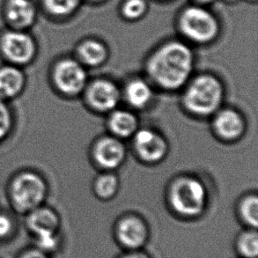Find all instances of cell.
<instances>
[{
    "label": "cell",
    "mask_w": 258,
    "mask_h": 258,
    "mask_svg": "<svg viewBox=\"0 0 258 258\" xmlns=\"http://www.w3.org/2000/svg\"><path fill=\"white\" fill-rule=\"evenodd\" d=\"M17 127V114L11 102L0 99V147L14 135Z\"/></svg>",
    "instance_id": "obj_20"
},
{
    "label": "cell",
    "mask_w": 258,
    "mask_h": 258,
    "mask_svg": "<svg viewBox=\"0 0 258 258\" xmlns=\"http://www.w3.org/2000/svg\"><path fill=\"white\" fill-rule=\"evenodd\" d=\"M134 147L139 156L147 162L161 161L168 150L164 139L148 129L137 131L134 134Z\"/></svg>",
    "instance_id": "obj_13"
},
{
    "label": "cell",
    "mask_w": 258,
    "mask_h": 258,
    "mask_svg": "<svg viewBox=\"0 0 258 258\" xmlns=\"http://www.w3.org/2000/svg\"><path fill=\"white\" fill-rule=\"evenodd\" d=\"M195 1L199 4H210L213 3L214 0H195Z\"/></svg>",
    "instance_id": "obj_28"
},
{
    "label": "cell",
    "mask_w": 258,
    "mask_h": 258,
    "mask_svg": "<svg viewBox=\"0 0 258 258\" xmlns=\"http://www.w3.org/2000/svg\"><path fill=\"white\" fill-rule=\"evenodd\" d=\"M240 215L248 228L256 229L258 224V199L256 196H249L241 202Z\"/></svg>",
    "instance_id": "obj_23"
},
{
    "label": "cell",
    "mask_w": 258,
    "mask_h": 258,
    "mask_svg": "<svg viewBox=\"0 0 258 258\" xmlns=\"http://www.w3.org/2000/svg\"><path fill=\"white\" fill-rule=\"evenodd\" d=\"M18 230L17 215L11 210L0 208V243L13 240Z\"/></svg>",
    "instance_id": "obj_22"
},
{
    "label": "cell",
    "mask_w": 258,
    "mask_h": 258,
    "mask_svg": "<svg viewBox=\"0 0 258 258\" xmlns=\"http://www.w3.org/2000/svg\"><path fill=\"white\" fill-rule=\"evenodd\" d=\"M149 235L147 223L139 217H124L115 226V239L124 251L142 250L148 242Z\"/></svg>",
    "instance_id": "obj_9"
},
{
    "label": "cell",
    "mask_w": 258,
    "mask_h": 258,
    "mask_svg": "<svg viewBox=\"0 0 258 258\" xmlns=\"http://www.w3.org/2000/svg\"><path fill=\"white\" fill-rule=\"evenodd\" d=\"M169 199L175 213L193 218L206 209L207 192L202 182L195 178H180L172 185Z\"/></svg>",
    "instance_id": "obj_6"
},
{
    "label": "cell",
    "mask_w": 258,
    "mask_h": 258,
    "mask_svg": "<svg viewBox=\"0 0 258 258\" xmlns=\"http://www.w3.org/2000/svg\"><path fill=\"white\" fill-rule=\"evenodd\" d=\"M125 98L133 108H146L152 101L153 91L147 82L137 79L130 81L126 86Z\"/></svg>",
    "instance_id": "obj_19"
},
{
    "label": "cell",
    "mask_w": 258,
    "mask_h": 258,
    "mask_svg": "<svg viewBox=\"0 0 258 258\" xmlns=\"http://www.w3.org/2000/svg\"><path fill=\"white\" fill-rule=\"evenodd\" d=\"M24 218L25 227L34 240L60 233L59 214L46 204L26 214Z\"/></svg>",
    "instance_id": "obj_10"
},
{
    "label": "cell",
    "mask_w": 258,
    "mask_h": 258,
    "mask_svg": "<svg viewBox=\"0 0 258 258\" xmlns=\"http://www.w3.org/2000/svg\"><path fill=\"white\" fill-rule=\"evenodd\" d=\"M108 127L115 137L129 138L138 131V119L131 112L116 110L109 116Z\"/></svg>",
    "instance_id": "obj_18"
},
{
    "label": "cell",
    "mask_w": 258,
    "mask_h": 258,
    "mask_svg": "<svg viewBox=\"0 0 258 258\" xmlns=\"http://www.w3.org/2000/svg\"><path fill=\"white\" fill-rule=\"evenodd\" d=\"M213 126L217 134L224 140H237L244 133L242 116L232 109L219 112L213 121Z\"/></svg>",
    "instance_id": "obj_15"
},
{
    "label": "cell",
    "mask_w": 258,
    "mask_h": 258,
    "mask_svg": "<svg viewBox=\"0 0 258 258\" xmlns=\"http://www.w3.org/2000/svg\"><path fill=\"white\" fill-rule=\"evenodd\" d=\"M178 24L186 38L200 44L212 42L220 32L216 17L201 7H187L181 12Z\"/></svg>",
    "instance_id": "obj_7"
},
{
    "label": "cell",
    "mask_w": 258,
    "mask_h": 258,
    "mask_svg": "<svg viewBox=\"0 0 258 258\" xmlns=\"http://www.w3.org/2000/svg\"><path fill=\"white\" fill-rule=\"evenodd\" d=\"M40 14L51 21H61L74 15L82 0H36Z\"/></svg>",
    "instance_id": "obj_16"
},
{
    "label": "cell",
    "mask_w": 258,
    "mask_h": 258,
    "mask_svg": "<svg viewBox=\"0 0 258 258\" xmlns=\"http://www.w3.org/2000/svg\"><path fill=\"white\" fill-rule=\"evenodd\" d=\"M194 67V55L188 46L178 41L167 42L151 56L148 74L160 87L175 90L188 81Z\"/></svg>",
    "instance_id": "obj_1"
},
{
    "label": "cell",
    "mask_w": 258,
    "mask_h": 258,
    "mask_svg": "<svg viewBox=\"0 0 258 258\" xmlns=\"http://www.w3.org/2000/svg\"><path fill=\"white\" fill-rule=\"evenodd\" d=\"M95 161L101 168L114 169L122 164L125 158V148L116 138L107 137L98 141L94 150Z\"/></svg>",
    "instance_id": "obj_14"
},
{
    "label": "cell",
    "mask_w": 258,
    "mask_h": 258,
    "mask_svg": "<svg viewBox=\"0 0 258 258\" xmlns=\"http://www.w3.org/2000/svg\"><path fill=\"white\" fill-rule=\"evenodd\" d=\"M227 1H230V2H234V1H237V0H227Z\"/></svg>",
    "instance_id": "obj_29"
},
{
    "label": "cell",
    "mask_w": 258,
    "mask_h": 258,
    "mask_svg": "<svg viewBox=\"0 0 258 258\" xmlns=\"http://www.w3.org/2000/svg\"><path fill=\"white\" fill-rule=\"evenodd\" d=\"M250 1H256V0H250Z\"/></svg>",
    "instance_id": "obj_31"
},
{
    "label": "cell",
    "mask_w": 258,
    "mask_h": 258,
    "mask_svg": "<svg viewBox=\"0 0 258 258\" xmlns=\"http://www.w3.org/2000/svg\"><path fill=\"white\" fill-rule=\"evenodd\" d=\"M77 56V59L83 66L99 67L107 58L108 50L101 42L96 40H86L78 46Z\"/></svg>",
    "instance_id": "obj_17"
},
{
    "label": "cell",
    "mask_w": 258,
    "mask_h": 258,
    "mask_svg": "<svg viewBox=\"0 0 258 258\" xmlns=\"http://www.w3.org/2000/svg\"><path fill=\"white\" fill-rule=\"evenodd\" d=\"M40 44L32 31L14 28L0 29V61L26 69L36 62Z\"/></svg>",
    "instance_id": "obj_3"
},
{
    "label": "cell",
    "mask_w": 258,
    "mask_h": 258,
    "mask_svg": "<svg viewBox=\"0 0 258 258\" xmlns=\"http://www.w3.org/2000/svg\"><path fill=\"white\" fill-rule=\"evenodd\" d=\"M147 3L146 0H125L122 4V14L123 17L135 21L143 17L147 13Z\"/></svg>",
    "instance_id": "obj_25"
},
{
    "label": "cell",
    "mask_w": 258,
    "mask_h": 258,
    "mask_svg": "<svg viewBox=\"0 0 258 258\" xmlns=\"http://www.w3.org/2000/svg\"><path fill=\"white\" fill-rule=\"evenodd\" d=\"M26 69L0 63V99L13 102L21 97L28 87Z\"/></svg>",
    "instance_id": "obj_11"
},
{
    "label": "cell",
    "mask_w": 258,
    "mask_h": 258,
    "mask_svg": "<svg viewBox=\"0 0 258 258\" xmlns=\"http://www.w3.org/2000/svg\"><path fill=\"white\" fill-rule=\"evenodd\" d=\"M223 87L211 75H201L189 84L184 94V104L189 111L200 116L212 115L223 100Z\"/></svg>",
    "instance_id": "obj_5"
},
{
    "label": "cell",
    "mask_w": 258,
    "mask_h": 258,
    "mask_svg": "<svg viewBox=\"0 0 258 258\" xmlns=\"http://www.w3.org/2000/svg\"><path fill=\"white\" fill-rule=\"evenodd\" d=\"M16 258H51V255L33 245L28 248H24Z\"/></svg>",
    "instance_id": "obj_26"
},
{
    "label": "cell",
    "mask_w": 258,
    "mask_h": 258,
    "mask_svg": "<svg viewBox=\"0 0 258 258\" xmlns=\"http://www.w3.org/2000/svg\"><path fill=\"white\" fill-rule=\"evenodd\" d=\"M36 0H3L0 17L4 27L31 31L40 18Z\"/></svg>",
    "instance_id": "obj_8"
},
{
    "label": "cell",
    "mask_w": 258,
    "mask_h": 258,
    "mask_svg": "<svg viewBox=\"0 0 258 258\" xmlns=\"http://www.w3.org/2000/svg\"><path fill=\"white\" fill-rule=\"evenodd\" d=\"M48 81L56 94L63 97H75L86 89L87 72L79 60L62 56L49 66Z\"/></svg>",
    "instance_id": "obj_4"
},
{
    "label": "cell",
    "mask_w": 258,
    "mask_h": 258,
    "mask_svg": "<svg viewBox=\"0 0 258 258\" xmlns=\"http://www.w3.org/2000/svg\"><path fill=\"white\" fill-rule=\"evenodd\" d=\"M120 91L111 81L98 80L91 83L86 91L87 102L99 111H110L120 101Z\"/></svg>",
    "instance_id": "obj_12"
},
{
    "label": "cell",
    "mask_w": 258,
    "mask_h": 258,
    "mask_svg": "<svg viewBox=\"0 0 258 258\" xmlns=\"http://www.w3.org/2000/svg\"><path fill=\"white\" fill-rule=\"evenodd\" d=\"M117 258H151V256L142 249L135 251H124Z\"/></svg>",
    "instance_id": "obj_27"
},
{
    "label": "cell",
    "mask_w": 258,
    "mask_h": 258,
    "mask_svg": "<svg viewBox=\"0 0 258 258\" xmlns=\"http://www.w3.org/2000/svg\"><path fill=\"white\" fill-rule=\"evenodd\" d=\"M5 191L11 211L25 216L46 204L49 195V181L37 168H21L8 178Z\"/></svg>",
    "instance_id": "obj_2"
},
{
    "label": "cell",
    "mask_w": 258,
    "mask_h": 258,
    "mask_svg": "<svg viewBox=\"0 0 258 258\" xmlns=\"http://www.w3.org/2000/svg\"><path fill=\"white\" fill-rule=\"evenodd\" d=\"M118 188L117 178L114 174H105L97 178L94 188L98 197L101 199H108L115 195Z\"/></svg>",
    "instance_id": "obj_24"
},
{
    "label": "cell",
    "mask_w": 258,
    "mask_h": 258,
    "mask_svg": "<svg viewBox=\"0 0 258 258\" xmlns=\"http://www.w3.org/2000/svg\"><path fill=\"white\" fill-rule=\"evenodd\" d=\"M91 1H94V2H98V1H101V0H91Z\"/></svg>",
    "instance_id": "obj_30"
},
{
    "label": "cell",
    "mask_w": 258,
    "mask_h": 258,
    "mask_svg": "<svg viewBox=\"0 0 258 258\" xmlns=\"http://www.w3.org/2000/svg\"><path fill=\"white\" fill-rule=\"evenodd\" d=\"M235 250L240 258H257L258 235L255 229L248 228L238 235Z\"/></svg>",
    "instance_id": "obj_21"
}]
</instances>
